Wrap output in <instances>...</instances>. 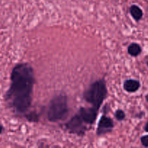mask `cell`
Listing matches in <instances>:
<instances>
[{"instance_id":"cell-1","label":"cell","mask_w":148,"mask_h":148,"mask_svg":"<svg viewBox=\"0 0 148 148\" xmlns=\"http://www.w3.org/2000/svg\"><path fill=\"white\" fill-rule=\"evenodd\" d=\"M10 88L4 95V101L18 114L25 113L31 105L35 78L29 64H18L11 73Z\"/></svg>"},{"instance_id":"cell-2","label":"cell","mask_w":148,"mask_h":148,"mask_svg":"<svg viewBox=\"0 0 148 148\" xmlns=\"http://www.w3.org/2000/svg\"><path fill=\"white\" fill-rule=\"evenodd\" d=\"M107 95V88L103 79L95 81L91 84L86 91L84 92V99L92 104L97 110L99 109Z\"/></svg>"},{"instance_id":"cell-3","label":"cell","mask_w":148,"mask_h":148,"mask_svg":"<svg viewBox=\"0 0 148 148\" xmlns=\"http://www.w3.org/2000/svg\"><path fill=\"white\" fill-rule=\"evenodd\" d=\"M68 112L67 97L61 94L51 101L48 110V119L51 122H56L66 118Z\"/></svg>"},{"instance_id":"cell-4","label":"cell","mask_w":148,"mask_h":148,"mask_svg":"<svg viewBox=\"0 0 148 148\" xmlns=\"http://www.w3.org/2000/svg\"><path fill=\"white\" fill-rule=\"evenodd\" d=\"M83 123L85 122L78 114L72 117L70 121L66 123V127L71 133H74L77 135H83L86 130L85 127L83 125Z\"/></svg>"},{"instance_id":"cell-5","label":"cell","mask_w":148,"mask_h":148,"mask_svg":"<svg viewBox=\"0 0 148 148\" xmlns=\"http://www.w3.org/2000/svg\"><path fill=\"white\" fill-rule=\"evenodd\" d=\"M114 121L110 117L103 116L98 122L97 134L101 136L110 132L114 128Z\"/></svg>"},{"instance_id":"cell-6","label":"cell","mask_w":148,"mask_h":148,"mask_svg":"<svg viewBox=\"0 0 148 148\" xmlns=\"http://www.w3.org/2000/svg\"><path fill=\"white\" fill-rule=\"evenodd\" d=\"M79 114L85 124H92L97 118L98 110L94 107L89 108H81L79 109Z\"/></svg>"},{"instance_id":"cell-7","label":"cell","mask_w":148,"mask_h":148,"mask_svg":"<svg viewBox=\"0 0 148 148\" xmlns=\"http://www.w3.org/2000/svg\"><path fill=\"white\" fill-rule=\"evenodd\" d=\"M140 88V83L136 79H127L124 83V89L127 92H134Z\"/></svg>"},{"instance_id":"cell-8","label":"cell","mask_w":148,"mask_h":148,"mask_svg":"<svg viewBox=\"0 0 148 148\" xmlns=\"http://www.w3.org/2000/svg\"><path fill=\"white\" fill-rule=\"evenodd\" d=\"M130 14L136 21H140L143 16V12L137 5L133 4L130 7Z\"/></svg>"},{"instance_id":"cell-9","label":"cell","mask_w":148,"mask_h":148,"mask_svg":"<svg viewBox=\"0 0 148 148\" xmlns=\"http://www.w3.org/2000/svg\"><path fill=\"white\" fill-rule=\"evenodd\" d=\"M142 52V48L138 43H132L128 47L129 54L132 56H137Z\"/></svg>"},{"instance_id":"cell-10","label":"cell","mask_w":148,"mask_h":148,"mask_svg":"<svg viewBox=\"0 0 148 148\" xmlns=\"http://www.w3.org/2000/svg\"><path fill=\"white\" fill-rule=\"evenodd\" d=\"M125 116V113L122 110L119 109L115 112V117L118 121H122V120L124 119Z\"/></svg>"},{"instance_id":"cell-11","label":"cell","mask_w":148,"mask_h":148,"mask_svg":"<svg viewBox=\"0 0 148 148\" xmlns=\"http://www.w3.org/2000/svg\"><path fill=\"white\" fill-rule=\"evenodd\" d=\"M141 140L142 145L145 147H148V135H145L143 136L140 139Z\"/></svg>"},{"instance_id":"cell-12","label":"cell","mask_w":148,"mask_h":148,"mask_svg":"<svg viewBox=\"0 0 148 148\" xmlns=\"http://www.w3.org/2000/svg\"><path fill=\"white\" fill-rule=\"evenodd\" d=\"M36 115V114H33V113H31V114H29L28 116H27V119L29 120V121H38V117L36 116L34 117V116Z\"/></svg>"},{"instance_id":"cell-13","label":"cell","mask_w":148,"mask_h":148,"mask_svg":"<svg viewBox=\"0 0 148 148\" xmlns=\"http://www.w3.org/2000/svg\"><path fill=\"white\" fill-rule=\"evenodd\" d=\"M145 131L148 132V121L147 122V124H145Z\"/></svg>"},{"instance_id":"cell-14","label":"cell","mask_w":148,"mask_h":148,"mask_svg":"<svg viewBox=\"0 0 148 148\" xmlns=\"http://www.w3.org/2000/svg\"><path fill=\"white\" fill-rule=\"evenodd\" d=\"M3 132V127L1 125H0V134Z\"/></svg>"},{"instance_id":"cell-15","label":"cell","mask_w":148,"mask_h":148,"mask_svg":"<svg viewBox=\"0 0 148 148\" xmlns=\"http://www.w3.org/2000/svg\"><path fill=\"white\" fill-rule=\"evenodd\" d=\"M145 99H146V101H147V102L148 103V94L145 96Z\"/></svg>"},{"instance_id":"cell-16","label":"cell","mask_w":148,"mask_h":148,"mask_svg":"<svg viewBox=\"0 0 148 148\" xmlns=\"http://www.w3.org/2000/svg\"><path fill=\"white\" fill-rule=\"evenodd\" d=\"M147 66H148V61L147 62Z\"/></svg>"}]
</instances>
